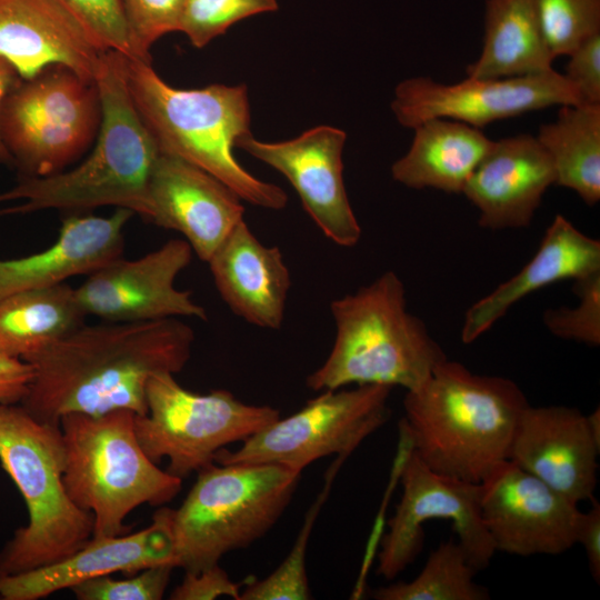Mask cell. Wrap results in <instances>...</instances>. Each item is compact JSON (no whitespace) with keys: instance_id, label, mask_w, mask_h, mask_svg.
Returning a JSON list of instances; mask_svg holds the SVG:
<instances>
[{"instance_id":"obj_28","label":"cell","mask_w":600,"mask_h":600,"mask_svg":"<svg viewBox=\"0 0 600 600\" xmlns=\"http://www.w3.org/2000/svg\"><path fill=\"white\" fill-rule=\"evenodd\" d=\"M556 184L574 191L588 206L600 200V103L561 106L557 118L539 129Z\"/></svg>"},{"instance_id":"obj_2","label":"cell","mask_w":600,"mask_h":600,"mask_svg":"<svg viewBox=\"0 0 600 600\" xmlns=\"http://www.w3.org/2000/svg\"><path fill=\"white\" fill-rule=\"evenodd\" d=\"M529 406L511 379L476 374L448 359L403 399L400 422L411 451L431 470L480 483L508 460L522 411Z\"/></svg>"},{"instance_id":"obj_5","label":"cell","mask_w":600,"mask_h":600,"mask_svg":"<svg viewBox=\"0 0 600 600\" xmlns=\"http://www.w3.org/2000/svg\"><path fill=\"white\" fill-rule=\"evenodd\" d=\"M336 334L326 361L307 378L314 391L349 384L420 387L447 356L407 310L401 279L387 271L330 304Z\"/></svg>"},{"instance_id":"obj_13","label":"cell","mask_w":600,"mask_h":600,"mask_svg":"<svg viewBox=\"0 0 600 600\" xmlns=\"http://www.w3.org/2000/svg\"><path fill=\"white\" fill-rule=\"evenodd\" d=\"M583 103L578 91L553 69L513 78L467 77L446 84L429 77L401 81L391 109L398 122L413 129L433 118L452 119L481 129L507 118L552 106Z\"/></svg>"},{"instance_id":"obj_41","label":"cell","mask_w":600,"mask_h":600,"mask_svg":"<svg viewBox=\"0 0 600 600\" xmlns=\"http://www.w3.org/2000/svg\"><path fill=\"white\" fill-rule=\"evenodd\" d=\"M21 77L14 67L0 56V106L6 94L19 82ZM0 164H13L12 158L0 134Z\"/></svg>"},{"instance_id":"obj_17","label":"cell","mask_w":600,"mask_h":600,"mask_svg":"<svg viewBox=\"0 0 600 600\" xmlns=\"http://www.w3.org/2000/svg\"><path fill=\"white\" fill-rule=\"evenodd\" d=\"M599 451L579 409L529 404L519 418L508 460L579 504L594 498Z\"/></svg>"},{"instance_id":"obj_40","label":"cell","mask_w":600,"mask_h":600,"mask_svg":"<svg viewBox=\"0 0 600 600\" xmlns=\"http://www.w3.org/2000/svg\"><path fill=\"white\" fill-rule=\"evenodd\" d=\"M591 508L580 513L577 543H580L586 552L590 572L599 583L600 581V504L593 498Z\"/></svg>"},{"instance_id":"obj_6","label":"cell","mask_w":600,"mask_h":600,"mask_svg":"<svg viewBox=\"0 0 600 600\" xmlns=\"http://www.w3.org/2000/svg\"><path fill=\"white\" fill-rule=\"evenodd\" d=\"M0 463L20 491L28 523L0 552V576L59 561L93 534V517L69 497L60 424L39 421L20 403H0Z\"/></svg>"},{"instance_id":"obj_3","label":"cell","mask_w":600,"mask_h":600,"mask_svg":"<svg viewBox=\"0 0 600 600\" xmlns=\"http://www.w3.org/2000/svg\"><path fill=\"white\" fill-rule=\"evenodd\" d=\"M94 81L101 122L92 152L73 169L21 177L0 192V216L114 206L150 220L149 183L161 151L128 92L123 56L106 51Z\"/></svg>"},{"instance_id":"obj_34","label":"cell","mask_w":600,"mask_h":600,"mask_svg":"<svg viewBox=\"0 0 600 600\" xmlns=\"http://www.w3.org/2000/svg\"><path fill=\"white\" fill-rule=\"evenodd\" d=\"M130 59L151 63L150 49L162 36L180 31L186 0H120Z\"/></svg>"},{"instance_id":"obj_24","label":"cell","mask_w":600,"mask_h":600,"mask_svg":"<svg viewBox=\"0 0 600 600\" xmlns=\"http://www.w3.org/2000/svg\"><path fill=\"white\" fill-rule=\"evenodd\" d=\"M600 270V241L586 236L562 214L548 227L540 246L523 268L476 301L466 312L461 341H476L522 298L566 279Z\"/></svg>"},{"instance_id":"obj_38","label":"cell","mask_w":600,"mask_h":600,"mask_svg":"<svg viewBox=\"0 0 600 600\" xmlns=\"http://www.w3.org/2000/svg\"><path fill=\"white\" fill-rule=\"evenodd\" d=\"M241 584L233 582L219 563L184 577L170 594L172 600H214L230 597L239 600Z\"/></svg>"},{"instance_id":"obj_36","label":"cell","mask_w":600,"mask_h":600,"mask_svg":"<svg viewBox=\"0 0 600 600\" xmlns=\"http://www.w3.org/2000/svg\"><path fill=\"white\" fill-rule=\"evenodd\" d=\"M92 33L106 50L131 58L120 0H59Z\"/></svg>"},{"instance_id":"obj_4","label":"cell","mask_w":600,"mask_h":600,"mask_svg":"<svg viewBox=\"0 0 600 600\" xmlns=\"http://www.w3.org/2000/svg\"><path fill=\"white\" fill-rule=\"evenodd\" d=\"M123 71L131 100L161 152L207 171L253 206L286 207L288 197L281 188L253 177L233 156L237 141L250 134L244 84L177 89L151 63L124 56Z\"/></svg>"},{"instance_id":"obj_14","label":"cell","mask_w":600,"mask_h":600,"mask_svg":"<svg viewBox=\"0 0 600 600\" xmlns=\"http://www.w3.org/2000/svg\"><path fill=\"white\" fill-rule=\"evenodd\" d=\"M184 239H171L137 259L123 256L89 273L74 288L82 312L109 322H144L171 318L207 320L204 308L176 279L191 262Z\"/></svg>"},{"instance_id":"obj_16","label":"cell","mask_w":600,"mask_h":600,"mask_svg":"<svg viewBox=\"0 0 600 600\" xmlns=\"http://www.w3.org/2000/svg\"><path fill=\"white\" fill-rule=\"evenodd\" d=\"M346 139L344 131L320 126L282 142L259 141L250 133L236 147L282 173L328 239L340 247H353L360 240L361 227L342 177Z\"/></svg>"},{"instance_id":"obj_12","label":"cell","mask_w":600,"mask_h":600,"mask_svg":"<svg viewBox=\"0 0 600 600\" xmlns=\"http://www.w3.org/2000/svg\"><path fill=\"white\" fill-rule=\"evenodd\" d=\"M400 480L402 496L381 543L377 573L391 580L411 564L423 547L422 526L432 519L451 521L470 564L484 570L496 550L482 521L479 483L431 470L411 448L402 460Z\"/></svg>"},{"instance_id":"obj_32","label":"cell","mask_w":600,"mask_h":600,"mask_svg":"<svg viewBox=\"0 0 600 600\" xmlns=\"http://www.w3.org/2000/svg\"><path fill=\"white\" fill-rule=\"evenodd\" d=\"M277 9V0H186L180 32L203 48L238 21Z\"/></svg>"},{"instance_id":"obj_15","label":"cell","mask_w":600,"mask_h":600,"mask_svg":"<svg viewBox=\"0 0 600 600\" xmlns=\"http://www.w3.org/2000/svg\"><path fill=\"white\" fill-rule=\"evenodd\" d=\"M479 501L496 552L553 556L577 543L578 504L510 460L479 483Z\"/></svg>"},{"instance_id":"obj_7","label":"cell","mask_w":600,"mask_h":600,"mask_svg":"<svg viewBox=\"0 0 600 600\" xmlns=\"http://www.w3.org/2000/svg\"><path fill=\"white\" fill-rule=\"evenodd\" d=\"M129 409L102 414L69 413L60 419L64 446L63 482L69 497L93 517V537L118 536L127 516L142 504L161 506L182 480L151 461Z\"/></svg>"},{"instance_id":"obj_23","label":"cell","mask_w":600,"mask_h":600,"mask_svg":"<svg viewBox=\"0 0 600 600\" xmlns=\"http://www.w3.org/2000/svg\"><path fill=\"white\" fill-rule=\"evenodd\" d=\"M207 263L236 316L262 329L281 328L291 277L278 247L263 244L243 219Z\"/></svg>"},{"instance_id":"obj_35","label":"cell","mask_w":600,"mask_h":600,"mask_svg":"<svg viewBox=\"0 0 600 600\" xmlns=\"http://www.w3.org/2000/svg\"><path fill=\"white\" fill-rule=\"evenodd\" d=\"M173 569L172 564H159L126 579H114L111 574L99 576L70 590L79 600H160L169 586Z\"/></svg>"},{"instance_id":"obj_39","label":"cell","mask_w":600,"mask_h":600,"mask_svg":"<svg viewBox=\"0 0 600 600\" xmlns=\"http://www.w3.org/2000/svg\"><path fill=\"white\" fill-rule=\"evenodd\" d=\"M32 366L23 360L0 358V403H20L32 379Z\"/></svg>"},{"instance_id":"obj_18","label":"cell","mask_w":600,"mask_h":600,"mask_svg":"<svg viewBox=\"0 0 600 600\" xmlns=\"http://www.w3.org/2000/svg\"><path fill=\"white\" fill-rule=\"evenodd\" d=\"M149 222L182 234L193 253L208 262L243 220L240 197L212 174L161 152L149 183Z\"/></svg>"},{"instance_id":"obj_11","label":"cell","mask_w":600,"mask_h":600,"mask_svg":"<svg viewBox=\"0 0 600 600\" xmlns=\"http://www.w3.org/2000/svg\"><path fill=\"white\" fill-rule=\"evenodd\" d=\"M392 387L363 384L324 390L296 413L278 418L242 441L221 449L216 463H273L301 471L323 457L348 458L389 418Z\"/></svg>"},{"instance_id":"obj_20","label":"cell","mask_w":600,"mask_h":600,"mask_svg":"<svg viewBox=\"0 0 600 600\" xmlns=\"http://www.w3.org/2000/svg\"><path fill=\"white\" fill-rule=\"evenodd\" d=\"M106 51L59 0H0V56L22 79L63 64L94 80Z\"/></svg>"},{"instance_id":"obj_8","label":"cell","mask_w":600,"mask_h":600,"mask_svg":"<svg viewBox=\"0 0 600 600\" xmlns=\"http://www.w3.org/2000/svg\"><path fill=\"white\" fill-rule=\"evenodd\" d=\"M171 510L173 566L198 572L262 538L281 518L301 471L273 463H211Z\"/></svg>"},{"instance_id":"obj_22","label":"cell","mask_w":600,"mask_h":600,"mask_svg":"<svg viewBox=\"0 0 600 600\" xmlns=\"http://www.w3.org/2000/svg\"><path fill=\"white\" fill-rule=\"evenodd\" d=\"M133 212L117 208L109 217L71 214L62 220L57 239L28 256L0 259V299L88 276L123 256L124 228Z\"/></svg>"},{"instance_id":"obj_33","label":"cell","mask_w":600,"mask_h":600,"mask_svg":"<svg viewBox=\"0 0 600 600\" xmlns=\"http://www.w3.org/2000/svg\"><path fill=\"white\" fill-rule=\"evenodd\" d=\"M573 293L579 304L548 309L542 314L546 328L556 337L588 346L600 344V270L574 279Z\"/></svg>"},{"instance_id":"obj_31","label":"cell","mask_w":600,"mask_h":600,"mask_svg":"<svg viewBox=\"0 0 600 600\" xmlns=\"http://www.w3.org/2000/svg\"><path fill=\"white\" fill-rule=\"evenodd\" d=\"M544 41L556 59L600 32V0H533Z\"/></svg>"},{"instance_id":"obj_19","label":"cell","mask_w":600,"mask_h":600,"mask_svg":"<svg viewBox=\"0 0 600 600\" xmlns=\"http://www.w3.org/2000/svg\"><path fill=\"white\" fill-rule=\"evenodd\" d=\"M171 510L159 509L151 524L137 532L92 536L83 547L59 561L0 576V598L38 600L99 576L134 574L153 566H173Z\"/></svg>"},{"instance_id":"obj_9","label":"cell","mask_w":600,"mask_h":600,"mask_svg":"<svg viewBox=\"0 0 600 600\" xmlns=\"http://www.w3.org/2000/svg\"><path fill=\"white\" fill-rule=\"evenodd\" d=\"M101 122L94 80L63 64L20 79L0 106V134L21 177H48L92 144Z\"/></svg>"},{"instance_id":"obj_1","label":"cell","mask_w":600,"mask_h":600,"mask_svg":"<svg viewBox=\"0 0 600 600\" xmlns=\"http://www.w3.org/2000/svg\"><path fill=\"white\" fill-rule=\"evenodd\" d=\"M193 342V329L180 318L83 322L27 360L33 374L20 404L51 424L69 413L129 409L146 414L149 379L179 373Z\"/></svg>"},{"instance_id":"obj_26","label":"cell","mask_w":600,"mask_h":600,"mask_svg":"<svg viewBox=\"0 0 600 600\" xmlns=\"http://www.w3.org/2000/svg\"><path fill=\"white\" fill-rule=\"evenodd\" d=\"M533 0H487L483 47L467 77L500 79L552 70Z\"/></svg>"},{"instance_id":"obj_42","label":"cell","mask_w":600,"mask_h":600,"mask_svg":"<svg viewBox=\"0 0 600 600\" xmlns=\"http://www.w3.org/2000/svg\"><path fill=\"white\" fill-rule=\"evenodd\" d=\"M590 431L597 441L600 444V410L599 408L594 409L590 414L587 416Z\"/></svg>"},{"instance_id":"obj_27","label":"cell","mask_w":600,"mask_h":600,"mask_svg":"<svg viewBox=\"0 0 600 600\" xmlns=\"http://www.w3.org/2000/svg\"><path fill=\"white\" fill-rule=\"evenodd\" d=\"M67 282L0 299V358L27 361L86 321Z\"/></svg>"},{"instance_id":"obj_37","label":"cell","mask_w":600,"mask_h":600,"mask_svg":"<svg viewBox=\"0 0 600 600\" xmlns=\"http://www.w3.org/2000/svg\"><path fill=\"white\" fill-rule=\"evenodd\" d=\"M568 56L564 78L583 103H600V32L583 40Z\"/></svg>"},{"instance_id":"obj_30","label":"cell","mask_w":600,"mask_h":600,"mask_svg":"<svg viewBox=\"0 0 600 600\" xmlns=\"http://www.w3.org/2000/svg\"><path fill=\"white\" fill-rule=\"evenodd\" d=\"M344 459L337 457L331 466L323 489L308 510L298 537L281 564L268 577L254 580L241 590L239 600H307L311 599L306 570L309 539L331 483Z\"/></svg>"},{"instance_id":"obj_10","label":"cell","mask_w":600,"mask_h":600,"mask_svg":"<svg viewBox=\"0 0 600 600\" xmlns=\"http://www.w3.org/2000/svg\"><path fill=\"white\" fill-rule=\"evenodd\" d=\"M146 414H136L137 439L154 463L183 480L214 462L227 446L242 442L280 417L270 406L242 402L230 391L200 394L181 387L172 373L152 376L146 388Z\"/></svg>"},{"instance_id":"obj_25","label":"cell","mask_w":600,"mask_h":600,"mask_svg":"<svg viewBox=\"0 0 600 600\" xmlns=\"http://www.w3.org/2000/svg\"><path fill=\"white\" fill-rule=\"evenodd\" d=\"M413 130L410 149L391 166L393 180L411 189L462 193L494 143L481 129L446 118L426 120Z\"/></svg>"},{"instance_id":"obj_21","label":"cell","mask_w":600,"mask_h":600,"mask_svg":"<svg viewBox=\"0 0 600 600\" xmlns=\"http://www.w3.org/2000/svg\"><path fill=\"white\" fill-rule=\"evenodd\" d=\"M556 184L552 161L531 134L506 137L478 164L462 193L488 230L530 226L547 189Z\"/></svg>"},{"instance_id":"obj_29","label":"cell","mask_w":600,"mask_h":600,"mask_svg":"<svg viewBox=\"0 0 600 600\" xmlns=\"http://www.w3.org/2000/svg\"><path fill=\"white\" fill-rule=\"evenodd\" d=\"M478 571L453 539L441 542L411 581L376 589L377 600H488L489 590L474 581Z\"/></svg>"}]
</instances>
